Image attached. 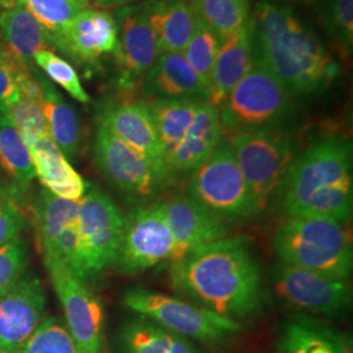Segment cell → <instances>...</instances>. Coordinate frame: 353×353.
<instances>
[{"label": "cell", "instance_id": "9a60e30c", "mask_svg": "<svg viewBox=\"0 0 353 353\" xmlns=\"http://www.w3.org/2000/svg\"><path fill=\"white\" fill-rule=\"evenodd\" d=\"M118 46L114 52L119 68V84L132 89L156 63L161 51L152 30L145 6L126 7L117 13Z\"/></svg>", "mask_w": 353, "mask_h": 353}, {"label": "cell", "instance_id": "1f68e13d", "mask_svg": "<svg viewBox=\"0 0 353 353\" xmlns=\"http://www.w3.org/2000/svg\"><path fill=\"white\" fill-rule=\"evenodd\" d=\"M221 41L214 34L211 29H208L198 20L195 32L190 38L188 46L182 51L186 61L189 62L192 71L198 76L204 89L210 94L211 79L214 71L216 55L219 52Z\"/></svg>", "mask_w": 353, "mask_h": 353}, {"label": "cell", "instance_id": "4fadbf2b", "mask_svg": "<svg viewBox=\"0 0 353 353\" xmlns=\"http://www.w3.org/2000/svg\"><path fill=\"white\" fill-rule=\"evenodd\" d=\"M51 284L62 303L64 323L80 353H102L103 307L84 281L68 268L45 262Z\"/></svg>", "mask_w": 353, "mask_h": 353}, {"label": "cell", "instance_id": "30bf717a", "mask_svg": "<svg viewBox=\"0 0 353 353\" xmlns=\"http://www.w3.org/2000/svg\"><path fill=\"white\" fill-rule=\"evenodd\" d=\"M176 256V242L157 207L137 205L123 216V230L113 267L125 275H139Z\"/></svg>", "mask_w": 353, "mask_h": 353}, {"label": "cell", "instance_id": "cb8c5ba5", "mask_svg": "<svg viewBox=\"0 0 353 353\" xmlns=\"http://www.w3.org/2000/svg\"><path fill=\"white\" fill-rule=\"evenodd\" d=\"M279 353H352L351 341L325 321L299 316L285 323Z\"/></svg>", "mask_w": 353, "mask_h": 353}, {"label": "cell", "instance_id": "e575fe53", "mask_svg": "<svg viewBox=\"0 0 353 353\" xmlns=\"http://www.w3.org/2000/svg\"><path fill=\"white\" fill-rule=\"evenodd\" d=\"M321 21L345 55L353 49V0H323Z\"/></svg>", "mask_w": 353, "mask_h": 353}, {"label": "cell", "instance_id": "f1b7e54d", "mask_svg": "<svg viewBox=\"0 0 353 353\" xmlns=\"http://www.w3.org/2000/svg\"><path fill=\"white\" fill-rule=\"evenodd\" d=\"M79 212V201H67L52 195L48 190L38 192L33 207V224L36 229L38 250H49L51 243L64 229L75 224Z\"/></svg>", "mask_w": 353, "mask_h": 353}, {"label": "cell", "instance_id": "2e32d148", "mask_svg": "<svg viewBox=\"0 0 353 353\" xmlns=\"http://www.w3.org/2000/svg\"><path fill=\"white\" fill-rule=\"evenodd\" d=\"M97 119L115 137L141 153L154 172L169 185L170 178L165 168L164 156L156 127L145 101H114L103 103Z\"/></svg>", "mask_w": 353, "mask_h": 353}, {"label": "cell", "instance_id": "f35d334b", "mask_svg": "<svg viewBox=\"0 0 353 353\" xmlns=\"http://www.w3.org/2000/svg\"><path fill=\"white\" fill-rule=\"evenodd\" d=\"M28 224L29 220L19 201L11 192L0 190V248L20 237Z\"/></svg>", "mask_w": 353, "mask_h": 353}, {"label": "cell", "instance_id": "3957f363", "mask_svg": "<svg viewBox=\"0 0 353 353\" xmlns=\"http://www.w3.org/2000/svg\"><path fill=\"white\" fill-rule=\"evenodd\" d=\"M278 202L285 217H323L347 225L353 211L351 141L326 138L299 154Z\"/></svg>", "mask_w": 353, "mask_h": 353}, {"label": "cell", "instance_id": "8d00e7d4", "mask_svg": "<svg viewBox=\"0 0 353 353\" xmlns=\"http://www.w3.org/2000/svg\"><path fill=\"white\" fill-rule=\"evenodd\" d=\"M4 114L10 118L13 126L19 131L26 147L34 140L50 135L46 117L41 103L26 99H19L7 108Z\"/></svg>", "mask_w": 353, "mask_h": 353}, {"label": "cell", "instance_id": "5bb4252c", "mask_svg": "<svg viewBox=\"0 0 353 353\" xmlns=\"http://www.w3.org/2000/svg\"><path fill=\"white\" fill-rule=\"evenodd\" d=\"M46 313V293L36 272L24 271L0 296V353H21Z\"/></svg>", "mask_w": 353, "mask_h": 353}, {"label": "cell", "instance_id": "4dcf8cb0", "mask_svg": "<svg viewBox=\"0 0 353 353\" xmlns=\"http://www.w3.org/2000/svg\"><path fill=\"white\" fill-rule=\"evenodd\" d=\"M196 19L223 42L246 26L252 0H190Z\"/></svg>", "mask_w": 353, "mask_h": 353}, {"label": "cell", "instance_id": "ba28073f", "mask_svg": "<svg viewBox=\"0 0 353 353\" xmlns=\"http://www.w3.org/2000/svg\"><path fill=\"white\" fill-rule=\"evenodd\" d=\"M123 303L137 316H145L190 341L223 343L242 330V325L236 319L148 288L137 287L126 290Z\"/></svg>", "mask_w": 353, "mask_h": 353}, {"label": "cell", "instance_id": "277c9868", "mask_svg": "<svg viewBox=\"0 0 353 353\" xmlns=\"http://www.w3.org/2000/svg\"><path fill=\"white\" fill-rule=\"evenodd\" d=\"M279 262L334 278L348 279L353 246L347 225L323 217H287L272 237Z\"/></svg>", "mask_w": 353, "mask_h": 353}, {"label": "cell", "instance_id": "d6986e66", "mask_svg": "<svg viewBox=\"0 0 353 353\" xmlns=\"http://www.w3.org/2000/svg\"><path fill=\"white\" fill-rule=\"evenodd\" d=\"M223 135L219 109L210 102H199L189 132L165 163L169 178L190 176L214 153Z\"/></svg>", "mask_w": 353, "mask_h": 353}, {"label": "cell", "instance_id": "74e56055", "mask_svg": "<svg viewBox=\"0 0 353 353\" xmlns=\"http://www.w3.org/2000/svg\"><path fill=\"white\" fill-rule=\"evenodd\" d=\"M29 256V245L21 237L0 248V296L26 271Z\"/></svg>", "mask_w": 353, "mask_h": 353}, {"label": "cell", "instance_id": "52a82bcc", "mask_svg": "<svg viewBox=\"0 0 353 353\" xmlns=\"http://www.w3.org/2000/svg\"><path fill=\"white\" fill-rule=\"evenodd\" d=\"M186 195L227 223L261 216L228 140L190 174Z\"/></svg>", "mask_w": 353, "mask_h": 353}, {"label": "cell", "instance_id": "e0dca14e", "mask_svg": "<svg viewBox=\"0 0 353 353\" xmlns=\"http://www.w3.org/2000/svg\"><path fill=\"white\" fill-rule=\"evenodd\" d=\"M176 242V256L228 237L227 221L195 202L189 195H174L157 203ZM173 258V259H174Z\"/></svg>", "mask_w": 353, "mask_h": 353}, {"label": "cell", "instance_id": "44dd1931", "mask_svg": "<svg viewBox=\"0 0 353 353\" xmlns=\"http://www.w3.org/2000/svg\"><path fill=\"white\" fill-rule=\"evenodd\" d=\"M254 63L255 48L250 17L246 26L220 45L214 61L208 102L219 109Z\"/></svg>", "mask_w": 353, "mask_h": 353}, {"label": "cell", "instance_id": "603a6c76", "mask_svg": "<svg viewBox=\"0 0 353 353\" xmlns=\"http://www.w3.org/2000/svg\"><path fill=\"white\" fill-rule=\"evenodd\" d=\"M161 54L182 52L198 24L188 0H151L144 4Z\"/></svg>", "mask_w": 353, "mask_h": 353}, {"label": "cell", "instance_id": "836d02e7", "mask_svg": "<svg viewBox=\"0 0 353 353\" xmlns=\"http://www.w3.org/2000/svg\"><path fill=\"white\" fill-rule=\"evenodd\" d=\"M21 353H80L63 321L57 316L43 318Z\"/></svg>", "mask_w": 353, "mask_h": 353}, {"label": "cell", "instance_id": "60d3db41", "mask_svg": "<svg viewBox=\"0 0 353 353\" xmlns=\"http://www.w3.org/2000/svg\"><path fill=\"white\" fill-rule=\"evenodd\" d=\"M97 1L105 7H119V6L130 4V3L137 1V0H97Z\"/></svg>", "mask_w": 353, "mask_h": 353}, {"label": "cell", "instance_id": "b9f144b4", "mask_svg": "<svg viewBox=\"0 0 353 353\" xmlns=\"http://www.w3.org/2000/svg\"><path fill=\"white\" fill-rule=\"evenodd\" d=\"M20 4H21V0H0V7H3L4 10H10Z\"/></svg>", "mask_w": 353, "mask_h": 353}, {"label": "cell", "instance_id": "d4e9b609", "mask_svg": "<svg viewBox=\"0 0 353 353\" xmlns=\"http://www.w3.org/2000/svg\"><path fill=\"white\" fill-rule=\"evenodd\" d=\"M118 348L121 353H202L192 341L137 314L119 330Z\"/></svg>", "mask_w": 353, "mask_h": 353}, {"label": "cell", "instance_id": "f546056e", "mask_svg": "<svg viewBox=\"0 0 353 353\" xmlns=\"http://www.w3.org/2000/svg\"><path fill=\"white\" fill-rule=\"evenodd\" d=\"M0 169L13 181L19 194L30 189L34 168L30 152L10 118L0 112Z\"/></svg>", "mask_w": 353, "mask_h": 353}, {"label": "cell", "instance_id": "8fae6325", "mask_svg": "<svg viewBox=\"0 0 353 353\" xmlns=\"http://www.w3.org/2000/svg\"><path fill=\"white\" fill-rule=\"evenodd\" d=\"M93 153L103 178L128 198L151 199L168 186L141 153L100 125Z\"/></svg>", "mask_w": 353, "mask_h": 353}, {"label": "cell", "instance_id": "7a4b0ae2", "mask_svg": "<svg viewBox=\"0 0 353 353\" xmlns=\"http://www.w3.org/2000/svg\"><path fill=\"white\" fill-rule=\"evenodd\" d=\"M252 21L256 62L293 97L316 93L338 76V62L316 32L290 7L261 1Z\"/></svg>", "mask_w": 353, "mask_h": 353}, {"label": "cell", "instance_id": "ab89813d", "mask_svg": "<svg viewBox=\"0 0 353 353\" xmlns=\"http://www.w3.org/2000/svg\"><path fill=\"white\" fill-rule=\"evenodd\" d=\"M20 99L19 90L13 83L12 77L6 70V67L0 63V112L4 113L8 106Z\"/></svg>", "mask_w": 353, "mask_h": 353}, {"label": "cell", "instance_id": "4316f807", "mask_svg": "<svg viewBox=\"0 0 353 353\" xmlns=\"http://www.w3.org/2000/svg\"><path fill=\"white\" fill-rule=\"evenodd\" d=\"M41 106L48 121L51 139L68 160H74L81 144L79 115L46 79L43 81V101Z\"/></svg>", "mask_w": 353, "mask_h": 353}, {"label": "cell", "instance_id": "9c48e42d", "mask_svg": "<svg viewBox=\"0 0 353 353\" xmlns=\"http://www.w3.org/2000/svg\"><path fill=\"white\" fill-rule=\"evenodd\" d=\"M123 216L113 199L100 188L89 185L79 201V258L75 276L81 281L97 278L113 265L123 230Z\"/></svg>", "mask_w": 353, "mask_h": 353}, {"label": "cell", "instance_id": "484cf974", "mask_svg": "<svg viewBox=\"0 0 353 353\" xmlns=\"http://www.w3.org/2000/svg\"><path fill=\"white\" fill-rule=\"evenodd\" d=\"M0 30L6 48L28 65L37 52L54 48L50 33L23 4L0 13Z\"/></svg>", "mask_w": 353, "mask_h": 353}, {"label": "cell", "instance_id": "ac0fdd59", "mask_svg": "<svg viewBox=\"0 0 353 353\" xmlns=\"http://www.w3.org/2000/svg\"><path fill=\"white\" fill-rule=\"evenodd\" d=\"M52 45L80 63H96L103 55L117 50V20L110 13L85 8L59 36L52 38Z\"/></svg>", "mask_w": 353, "mask_h": 353}, {"label": "cell", "instance_id": "d590c367", "mask_svg": "<svg viewBox=\"0 0 353 353\" xmlns=\"http://www.w3.org/2000/svg\"><path fill=\"white\" fill-rule=\"evenodd\" d=\"M34 63L45 71L51 81L61 85L76 101L81 103L90 102V97L87 90L83 88L75 68L63 58L51 50L39 51L34 55Z\"/></svg>", "mask_w": 353, "mask_h": 353}, {"label": "cell", "instance_id": "83f0119b", "mask_svg": "<svg viewBox=\"0 0 353 353\" xmlns=\"http://www.w3.org/2000/svg\"><path fill=\"white\" fill-rule=\"evenodd\" d=\"M194 100H147L145 103L161 144L164 163L176 151L194 122L198 103ZM166 168V166H165Z\"/></svg>", "mask_w": 353, "mask_h": 353}, {"label": "cell", "instance_id": "ffe728a7", "mask_svg": "<svg viewBox=\"0 0 353 353\" xmlns=\"http://www.w3.org/2000/svg\"><path fill=\"white\" fill-rule=\"evenodd\" d=\"M141 92L150 100L208 102L210 99L183 52L161 54L141 80Z\"/></svg>", "mask_w": 353, "mask_h": 353}, {"label": "cell", "instance_id": "5b68a950", "mask_svg": "<svg viewBox=\"0 0 353 353\" xmlns=\"http://www.w3.org/2000/svg\"><path fill=\"white\" fill-rule=\"evenodd\" d=\"M237 164L256 205L263 214L278 201L297 154V144L285 128L242 130L229 135Z\"/></svg>", "mask_w": 353, "mask_h": 353}, {"label": "cell", "instance_id": "8992f818", "mask_svg": "<svg viewBox=\"0 0 353 353\" xmlns=\"http://www.w3.org/2000/svg\"><path fill=\"white\" fill-rule=\"evenodd\" d=\"M294 97L275 76L256 62L219 108L223 130L284 128L294 114Z\"/></svg>", "mask_w": 353, "mask_h": 353}, {"label": "cell", "instance_id": "d6a6232c", "mask_svg": "<svg viewBox=\"0 0 353 353\" xmlns=\"http://www.w3.org/2000/svg\"><path fill=\"white\" fill-rule=\"evenodd\" d=\"M21 4L50 33L51 39L59 36L77 13L87 8L80 0H21Z\"/></svg>", "mask_w": 353, "mask_h": 353}, {"label": "cell", "instance_id": "7402d4cb", "mask_svg": "<svg viewBox=\"0 0 353 353\" xmlns=\"http://www.w3.org/2000/svg\"><path fill=\"white\" fill-rule=\"evenodd\" d=\"M34 176L52 195L67 199L80 201L88 190V182L80 176L70 160L58 148L50 135L34 140L28 145Z\"/></svg>", "mask_w": 353, "mask_h": 353}, {"label": "cell", "instance_id": "6da1fadb", "mask_svg": "<svg viewBox=\"0 0 353 353\" xmlns=\"http://www.w3.org/2000/svg\"><path fill=\"white\" fill-rule=\"evenodd\" d=\"M173 290L230 319L248 318L265 305V287L250 239L225 237L170 261Z\"/></svg>", "mask_w": 353, "mask_h": 353}, {"label": "cell", "instance_id": "7bdbcfd3", "mask_svg": "<svg viewBox=\"0 0 353 353\" xmlns=\"http://www.w3.org/2000/svg\"><path fill=\"white\" fill-rule=\"evenodd\" d=\"M296 1H303V3H310V1H314V0H296Z\"/></svg>", "mask_w": 353, "mask_h": 353}, {"label": "cell", "instance_id": "7c38bea8", "mask_svg": "<svg viewBox=\"0 0 353 353\" xmlns=\"http://www.w3.org/2000/svg\"><path fill=\"white\" fill-rule=\"evenodd\" d=\"M272 284L280 299L309 314L341 316L352 305L348 279L306 271L278 261L272 270Z\"/></svg>", "mask_w": 353, "mask_h": 353}]
</instances>
